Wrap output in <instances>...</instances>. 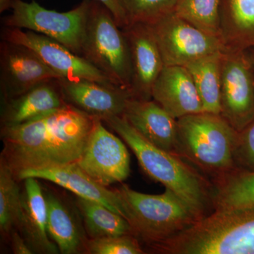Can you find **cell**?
I'll return each mask as SVG.
<instances>
[{
	"mask_svg": "<svg viewBox=\"0 0 254 254\" xmlns=\"http://www.w3.org/2000/svg\"><path fill=\"white\" fill-rule=\"evenodd\" d=\"M97 118L71 105L31 120L1 128V161L14 173L74 163L80 158Z\"/></svg>",
	"mask_w": 254,
	"mask_h": 254,
	"instance_id": "obj_1",
	"label": "cell"
},
{
	"mask_svg": "<svg viewBox=\"0 0 254 254\" xmlns=\"http://www.w3.org/2000/svg\"><path fill=\"white\" fill-rule=\"evenodd\" d=\"M125 141L148 176L171 190L198 214L205 217L212 205V185L179 155L152 144L123 116L102 120Z\"/></svg>",
	"mask_w": 254,
	"mask_h": 254,
	"instance_id": "obj_2",
	"label": "cell"
},
{
	"mask_svg": "<svg viewBox=\"0 0 254 254\" xmlns=\"http://www.w3.org/2000/svg\"><path fill=\"white\" fill-rule=\"evenodd\" d=\"M150 252L160 254H254V207L213 210Z\"/></svg>",
	"mask_w": 254,
	"mask_h": 254,
	"instance_id": "obj_3",
	"label": "cell"
},
{
	"mask_svg": "<svg viewBox=\"0 0 254 254\" xmlns=\"http://www.w3.org/2000/svg\"><path fill=\"white\" fill-rule=\"evenodd\" d=\"M177 153L204 173L219 178L236 169L237 131L221 115L202 112L177 120Z\"/></svg>",
	"mask_w": 254,
	"mask_h": 254,
	"instance_id": "obj_4",
	"label": "cell"
},
{
	"mask_svg": "<svg viewBox=\"0 0 254 254\" xmlns=\"http://www.w3.org/2000/svg\"><path fill=\"white\" fill-rule=\"evenodd\" d=\"M117 190L126 208L133 236L148 252L203 218L168 189L157 195L136 191L126 185Z\"/></svg>",
	"mask_w": 254,
	"mask_h": 254,
	"instance_id": "obj_5",
	"label": "cell"
},
{
	"mask_svg": "<svg viewBox=\"0 0 254 254\" xmlns=\"http://www.w3.org/2000/svg\"><path fill=\"white\" fill-rule=\"evenodd\" d=\"M81 56L114 84L129 91L131 66L128 42L111 11L97 0L91 1Z\"/></svg>",
	"mask_w": 254,
	"mask_h": 254,
	"instance_id": "obj_6",
	"label": "cell"
},
{
	"mask_svg": "<svg viewBox=\"0 0 254 254\" xmlns=\"http://www.w3.org/2000/svg\"><path fill=\"white\" fill-rule=\"evenodd\" d=\"M91 1L83 0L73 9L59 12L35 1L14 0L11 14L2 18V25L40 33L81 56Z\"/></svg>",
	"mask_w": 254,
	"mask_h": 254,
	"instance_id": "obj_7",
	"label": "cell"
},
{
	"mask_svg": "<svg viewBox=\"0 0 254 254\" xmlns=\"http://www.w3.org/2000/svg\"><path fill=\"white\" fill-rule=\"evenodd\" d=\"M147 25L153 32L165 66H186L225 50L220 38L201 31L174 11Z\"/></svg>",
	"mask_w": 254,
	"mask_h": 254,
	"instance_id": "obj_8",
	"label": "cell"
},
{
	"mask_svg": "<svg viewBox=\"0 0 254 254\" xmlns=\"http://www.w3.org/2000/svg\"><path fill=\"white\" fill-rule=\"evenodd\" d=\"M220 105V115L237 131L254 120V68L247 50H224Z\"/></svg>",
	"mask_w": 254,
	"mask_h": 254,
	"instance_id": "obj_9",
	"label": "cell"
},
{
	"mask_svg": "<svg viewBox=\"0 0 254 254\" xmlns=\"http://www.w3.org/2000/svg\"><path fill=\"white\" fill-rule=\"evenodd\" d=\"M123 141L97 118L86 147L76 163L102 186L123 182L130 173L129 153Z\"/></svg>",
	"mask_w": 254,
	"mask_h": 254,
	"instance_id": "obj_10",
	"label": "cell"
},
{
	"mask_svg": "<svg viewBox=\"0 0 254 254\" xmlns=\"http://www.w3.org/2000/svg\"><path fill=\"white\" fill-rule=\"evenodd\" d=\"M1 38V41L23 45L33 50L60 78L88 79L115 85L88 60L48 37L28 30L3 26Z\"/></svg>",
	"mask_w": 254,
	"mask_h": 254,
	"instance_id": "obj_11",
	"label": "cell"
},
{
	"mask_svg": "<svg viewBox=\"0 0 254 254\" xmlns=\"http://www.w3.org/2000/svg\"><path fill=\"white\" fill-rule=\"evenodd\" d=\"M60 78L27 47L1 41L0 88L2 101L16 98L42 83Z\"/></svg>",
	"mask_w": 254,
	"mask_h": 254,
	"instance_id": "obj_12",
	"label": "cell"
},
{
	"mask_svg": "<svg viewBox=\"0 0 254 254\" xmlns=\"http://www.w3.org/2000/svg\"><path fill=\"white\" fill-rule=\"evenodd\" d=\"M123 31L131 57L132 98L152 100L153 86L165 66L153 32L141 23H130Z\"/></svg>",
	"mask_w": 254,
	"mask_h": 254,
	"instance_id": "obj_13",
	"label": "cell"
},
{
	"mask_svg": "<svg viewBox=\"0 0 254 254\" xmlns=\"http://www.w3.org/2000/svg\"><path fill=\"white\" fill-rule=\"evenodd\" d=\"M64 99L68 105L101 120L123 116L132 95L128 90L88 79L60 78Z\"/></svg>",
	"mask_w": 254,
	"mask_h": 254,
	"instance_id": "obj_14",
	"label": "cell"
},
{
	"mask_svg": "<svg viewBox=\"0 0 254 254\" xmlns=\"http://www.w3.org/2000/svg\"><path fill=\"white\" fill-rule=\"evenodd\" d=\"M16 178L18 181H23L27 178H36L53 182L73 192L78 197L102 203L127 219L126 208L118 190H109L106 187L97 183L76 163L30 169L18 173Z\"/></svg>",
	"mask_w": 254,
	"mask_h": 254,
	"instance_id": "obj_15",
	"label": "cell"
},
{
	"mask_svg": "<svg viewBox=\"0 0 254 254\" xmlns=\"http://www.w3.org/2000/svg\"><path fill=\"white\" fill-rule=\"evenodd\" d=\"M123 116L147 141L178 155V124L168 112L152 100L130 98Z\"/></svg>",
	"mask_w": 254,
	"mask_h": 254,
	"instance_id": "obj_16",
	"label": "cell"
},
{
	"mask_svg": "<svg viewBox=\"0 0 254 254\" xmlns=\"http://www.w3.org/2000/svg\"><path fill=\"white\" fill-rule=\"evenodd\" d=\"M152 99L177 120L204 112L194 81L185 66H164L153 86Z\"/></svg>",
	"mask_w": 254,
	"mask_h": 254,
	"instance_id": "obj_17",
	"label": "cell"
},
{
	"mask_svg": "<svg viewBox=\"0 0 254 254\" xmlns=\"http://www.w3.org/2000/svg\"><path fill=\"white\" fill-rule=\"evenodd\" d=\"M66 105L58 79L44 82L16 98L2 101L1 127L28 123Z\"/></svg>",
	"mask_w": 254,
	"mask_h": 254,
	"instance_id": "obj_18",
	"label": "cell"
},
{
	"mask_svg": "<svg viewBox=\"0 0 254 254\" xmlns=\"http://www.w3.org/2000/svg\"><path fill=\"white\" fill-rule=\"evenodd\" d=\"M23 181L22 216L17 230L27 241L33 252L58 254L59 249L48 232V210L44 191L37 179L27 178Z\"/></svg>",
	"mask_w": 254,
	"mask_h": 254,
	"instance_id": "obj_19",
	"label": "cell"
},
{
	"mask_svg": "<svg viewBox=\"0 0 254 254\" xmlns=\"http://www.w3.org/2000/svg\"><path fill=\"white\" fill-rule=\"evenodd\" d=\"M220 29L225 50L254 46V0H220Z\"/></svg>",
	"mask_w": 254,
	"mask_h": 254,
	"instance_id": "obj_20",
	"label": "cell"
},
{
	"mask_svg": "<svg viewBox=\"0 0 254 254\" xmlns=\"http://www.w3.org/2000/svg\"><path fill=\"white\" fill-rule=\"evenodd\" d=\"M48 210L50 237L60 253L74 254L86 251L87 240L71 210L63 200L50 192H44Z\"/></svg>",
	"mask_w": 254,
	"mask_h": 254,
	"instance_id": "obj_21",
	"label": "cell"
},
{
	"mask_svg": "<svg viewBox=\"0 0 254 254\" xmlns=\"http://www.w3.org/2000/svg\"><path fill=\"white\" fill-rule=\"evenodd\" d=\"M211 198L213 210L254 207V172L235 169L215 179Z\"/></svg>",
	"mask_w": 254,
	"mask_h": 254,
	"instance_id": "obj_22",
	"label": "cell"
},
{
	"mask_svg": "<svg viewBox=\"0 0 254 254\" xmlns=\"http://www.w3.org/2000/svg\"><path fill=\"white\" fill-rule=\"evenodd\" d=\"M223 52L195 60L185 66L193 78L203 110L206 113L220 115L221 112L220 98Z\"/></svg>",
	"mask_w": 254,
	"mask_h": 254,
	"instance_id": "obj_23",
	"label": "cell"
},
{
	"mask_svg": "<svg viewBox=\"0 0 254 254\" xmlns=\"http://www.w3.org/2000/svg\"><path fill=\"white\" fill-rule=\"evenodd\" d=\"M76 206L91 239L133 235L129 222L120 214L94 200L77 196Z\"/></svg>",
	"mask_w": 254,
	"mask_h": 254,
	"instance_id": "obj_24",
	"label": "cell"
},
{
	"mask_svg": "<svg viewBox=\"0 0 254 254\" xmlns=\"http://www.w3.org/2000/svg\"><path fill=\"white\" fill-rule=\"evenodd\" d=\"M9 167L0 163V230L9 235L18 230L22 216V193Z\"/></svg>",
	"mask_w": 254,
	"mask_h": 254,
	"instance_id": "obj_25",
	"label": "cell"
},
{
	"mask_svg": "<svg viewBox=\"0 0 254 254\" xmlns=\"http://www.w3.org/2000/svg\"><path fill=\"white\" fill-rule=\"evenodd\" d=\"M220 0H180L174 12L201 31L220 38Z\"/></svg>",
	"mask_w": 254,
	"mask_h": 254,
	"instance_id": "obj_26",
	"label": "cell"
},
{
	"mask_svg": "<svg viewBox=\"0 0 254 254\" xmlns=\"http://www.w3.org/2000/svg\"><path fill=\"white\" fill-rule=\"evenodd\" d=\"M180 0H120L128 25L150 24L173 12Z\"/></svg>",
	"mask_w": 254,
	"mask_h": 254,
	"instance_id": "obj_27",
	"label": "cell"
},
{
	"mask_svg": "<svg viewBox=\"0 0 254 254\" xmlns=\"http://www.w3.org/2000/svg\"><path fill=\"white\" fill-rule=\"evenodd\" d=\"M86 252L92 254H143L140 241L133 235L102 237L87 240Z\"/></svg>",
	"mask_w": 254,
	"mask_h": 254,
	"instance_id": "obj_28",
	"label": "cell"
},
{
	"mask_svg": "<svg viewBox=\"0 0 254 254\" xmlns=\"http://www.w3.org/2000/svg\"><path fill=\"white\" fill-rule=\"evenodd\" d=\"M234 158L236 169L254 172V120L239 132Z\"/></svg>",
	"mask_w": 254,
	"mask_h": 254,
	"instance_id": "obj_29",
	"label": "cell"
},
{
	"mask_svg": "<svg viewBox=\"0 0 254 254\" xmlns=\"http://www.w3.org/2000/svg\"><path fill=\"white\" fill-rule=\"evenodd\" d=\"M97 1L105 5L111 11L115 21L122 29L128 26V20L123 6L120 4V0H97Z\"/></svg>",
	"mask_w": 254,
	"mask_h": 254,
	"instance_id": "obj_30",
	"label": "cell"
},
{
	"mask_svg": "<svg viewBox=\"0 0 254 254\" xmlns=\"http://www.w3.org/2000/svg\"><path fill=\"white\" fill-rule=\"evenodd\" d=\"M11 248L13 252L16 254H33L31 246L28 245L27 241L23 237L17 230H14L10 233Z\"/></svg>",
	"mask_w": 254,
	"mask_h": 254,
	"instance_id": "obj_31",
	"label": "cell"
},
{
	"mask_svg": "<svg viewBox=\"0 0 254 254\" xmlns=\"http://www.w3.org/2000/svg\"><path fill=\"white\" fill-rule=\"evenodd\" d=\"M14 0H0V12H4L7 9H11Z\"/></svg>",
	"mask_w": 254,
	"mask_h": 254,
	"instance_id": "obj_32",
	"label": "cell"
},
{
	"mask_svg": "<svg viewBox=\"0 0 254 254\" xmlns=\"http://www.w3.org/2000/svg\"><path fill=\"white\" fill-rule=\"evenodd\" d=\"M252 60H253L254 68V53L253 56H252Z\"/></svg>",
	"mask_w": 254,
	"mask_h": 254,
	"instance_id": "obj_33",
	"label": "cell"
}]
</instances>
